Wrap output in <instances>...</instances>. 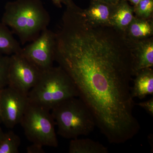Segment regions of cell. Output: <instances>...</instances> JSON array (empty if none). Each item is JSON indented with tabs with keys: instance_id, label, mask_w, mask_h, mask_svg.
Masks as SVG:
<instances>
[{
	"instance_id": "cell-1",
	"label": "cell",
	"mask_w": 153,
	"mask_h": 153,
	"mask_svg": "<svg viewBox=\"0 0 153 153\" xmlns=\"http://www.w3.org/2000/svg\"><path fill=\"white\" fill-rule=\"evenodd\" d=\"M1 22L24 44L32 42L48 28L50 16L40 0H16L6 4Z\"/></svg>"
},
{
	"instance_id": "cell-2",
	"label": "cell",
	"mask_w": 153,
	"mask_h": 153,
	"mask_svg": "<svg viewBox=\"0 0 153 153\" xmlns=\"http://www.w3.org/2000/svg\"><path fill=\"white\" fill-rule=\"evenodd\" d=\"M78 97L74 82L59 66L42 71L37 83L28 94L29 102L50 110L65 100Z\"/></svg>"
},
{
	"instance_id": "cell-3",
	"label": "cell",
	"mask_w": 153,
	"mask_h": 153,
	"mask_svg": "<svg viewBox=\"0 0 153 153\" xmlns=\"http://www.w3.org/2000/svg\"><path fill=\"white\" fill-rule=\"evenodd\" d=\"M78 97L67 99L54 107L52 115L57 126V133L67 139L88 136L96 125L93 115Z\"/></svg>"
},
{
	"instance_id": "cell-4",
	"label": "cell",
	"mask_w": 153,
	"mask_h": 153,
	"mask_svg": "<svg viewBox=\"0 0 153 153\" xmlns=\"http://www.w3.org/2000/svg\"><path fill=\"white\" fill-rule=\"evenodd\" d=\"M50 110L29 102L21 120L25 136L32 143L57 147L55 120Z\"/></svg>"
},
{
	"instance_id": "cell-5",
	"label": "cell",
	"mask_w": 153,
	"mask_h": 153,
	"mask_svg": "<svg viewBox=\"0 0 153 153\" xmlns=\"http://www.w3.org/2000/svg\"><path fill=\"white\" fill-rule=\"evenodd\" d=\"M21 52L10 56L8 86L28 96L38 82L42 71Z\"/></svg>"
},
{
	"instance_id": "cell-6",
	"label": "cell",
	"mask_w": 153,
	"mask_h": 153,
	"mask_svg": "<svg viewBox=\"0 0 153 153\" xmlns=\"http://www.w3.org/2000/svg\"><path fill=\"white\" fill-rule=\"evenodd\" d=\"M55 38V33L47 28L21 52L41 71H45L53 66Z\"/></svg>"
},
{
	"instance_id": "cell-7",
	"label": "cell",
	"mask_w": 153,
	"mask_h": 153,
	"mask_svg": "<svg viewBox=\"0 0 153 153\" xmlns=\"http://www.w3.org/2000/svg\"><path fill=\"white\" fill-rule=\"evenodd\" d=\"M29 103L28 96L7 86L0 90V115L7 128L20 123Z\"/></svg>"
},
{
	"instance_id": "cell-8",
	"label": "cell",
	"mask_w": 153,
	"mask_h": 153,
	"mask_svg": "<svg viewBox=\"0 0 153 153\" xmlns=\"http://www.w3.org/2000/svg\"><path fill=\"white\" fill-rule=\"evenodd\" d=\"M126 38L131 53L133 76L142 69L153 67V37L141 40Z\"/></svg>"
},
{
	"instance_id": "cell-9",
	"label": "cell",
	"mask_w": 153,
	"mask_h": 153,
	"mask_svg": "<svg viewBox=\"0 0 153 153\" xmlns=\"http://www.w3.org/2000/svg\"><path fill=\"white\" fill-rule=\"evenodd\" d=\"M115 6L97 0H91L90 5L83 10L88 20L92 24L101 26H111V20Z\"/></svg>"
},
{
	"instance_id": "cell-10",
	"label": "cell",
	"mask_w": 153,
	"mask_h": 153,
	"mask_svg": "<svg viewBox=\"0 0 153 153\" xmlns=\"http://www.w3.org/2000/svg\"><path fill=\"white\" fill-rule=\"evenodd\" d=\"M133 85L131 88L133 98L143 99L153 94V69L148 68L138 71L135 75Z\"/></svg>"
},
{
	"instance_id": "cell-11",
	"label": "cell",
	"mask_w": 153,
	"mask_h": 153,
	"mask_svg": "<svg viewBox=\"0 0 153 153\" xmlns=\"http://www.w3.org/2000/svg\"><path fill=\"white\" fill-rule=\"evenodd\" d=\"M133 7L126 0H120L114 6L111 26L124 33L134 18Z\"/></svg>"
},
{
	"instance_id": "cell-12",
	"label": "cell",
	"mask_w": 153,
	"mask_h": 153,
	"mask_svg": "<svg viewBox=\"0 0 153 153\" xmlns=\"http://www.w3.org/2000/svg\"><path fill=\"white\" fill-rule=\"evenodd\" d=\"M124 35L126 38L141 40L153 37V19H142L135 17Z\"/></svg>"
},
{
	"instance_id": "cell-13",
	"label": "cell",
	"mask_w": 153,
	"mask_h": 153,
	"mask_svg": "<svg viewBox=\"0 0 153 153\" xmlns=\"http://www.w3.org/2000/svg\"><path fill=\"white\" fill-rule=\"evenodd\" d=\"M69 153H108V148L98 142L89 138L71 139L69 143Z\"/></svg>"
},
{
	"instance_id": "cell-14",
	"label": "cell",
	"mask_w": 153,
	"mask_h": 153,
	"mask_svg": "<svg viewBox=\"0 0 153 153\" xmlns=\"http://www.w3.org/2000/svg\"><path fill=\"white\" fill-rule=\"evenodd\" d=\"M22 49L8 27L0 22V55L10 56L21 52Z\"/></svg>"
},
{
	"instance_id": "cell-15",
	"label": "cell",
	"mask_w": 153,
	"mask_h": 153,
	"mask_svg": "<svg viewBox=\"0 0 153 153\" xmlns=\"http://www.w3.org/2000/svg\"><path fill=\"white\" fill-rule=\"evenodd\" d=\"M21 142L20 137L13 131L4 133L0 142V153H19Z\"/></svg>"
},
{
	"instance_id": "cell-16",
	"label": "cell",
	"mask_w": 153,
	"mask_h": 153,
	"mask_svg": "<svg viewBox=\"0 0 153 153\" xmlns=\"http://www.w3.org/2000/svg\"><path fill=\"white\" fill-rule=\"evenodd\" d=\"M133 8L135 17L146 19L153 18V0H142Z\"/></svg>"
},
{
	"instance_id": "cell-17",
	"label": "cell",
	"mask_w": 153,
	"mask_h": 153,
	"mask_svg": "<svg viewBox=\"0 0 153 153\" xmlns=\"http://www.w3.org/2000/svg\"><path fill=\"white\" fill-rule=\"evenodd\" d=\"M10 56L0 55V90L8 85V71Z\"/></svg>"
},
{
	"instance_id": "cell-18",
	"label": "cell",
	"mask_w": 153,
	"mask_h": 153,
	"mask_svg": "<svg viewBox=\"0 0 153 153\" xmlns=\"http://www.w3.org/2000/svg\"><path fill=\"white\" fill-rule=\"evenodd\" d=\"M135 105L142 108L151 117H153V97L147 101L136 103Z\"/></svg>"
},
{
	"instance_id": "cell-19",
	"label": "cell",
	"mask_w": 153,
	"mask_h": 153,
	"mask_svg": "<svg viewBox=\"0 0 153 153\" xmlns=\"http://www.w3.org/2000/svg\"><path fill=\"white\" fill-rule=\"evenodd\" d=\"M43 146L41 145L33 143L31 146H28L27 149V153H44L45 152Z\"/></svg>"
},
{
	"instance_id": "cell-20",
	"label": "cell",
	"mask_w": 153,
	"mask_h": 153,
	"mask_svg": "<svg viewBox=\"0 0 153 153\" xmlns=\"http://www.w3.org/2000/svg\"><path fill=\"white\" fill-rule=\"evenodd\" d=\"M97 1L106 3L111 5L115 6L117 4L120 0H97Z\"/></svg>"
},
{
	"instance_id": "cell-21",
	"label": "cell",
	"mask_w": 153,
	"mask_h": 153,
	"mask_svg": "<svg viewBox=\"0 0 153 153\" xmlns=\"http://www.w3.org/2000/svg\"><path fill=\"white\" fill-rule=\"evenodd\" d=\"M52 1L55 4V5L57 6L58 7H61V3L62 2L61 0H52Z\"/></svg>"
},
{
	"instance_id": "cell-22",
	"label": "cell",
	"mask_w": 153,
	"mask_h": 153,
	"mask_svg": "<svg viewBox=\"0 0 153 153\" xmlns=\"http://www.w3.org/2000/svg\"><path fill=\"white\" fill-rule=\"evenodd\" d=\"M126 1H129L131 3L134 5V6L137 5L142 0H126Z\"/></svg>"
},
{
	"instance_id": "cell-23",
	"label": "cell",
	"mask_w": 153,
	"mask_h": 153,
	"mask_svg": "<svg viewBox=\"0 0 153 153\" xmlns=\"http://www.w3.org/2000/svg\"><path fill=\"white\" fill-rule=\"evenodd\" d=\"M4 132L2 130L0 127V142H1V140L2 139L4 135Z\"/></svg>"
},
{
	"instance_id": "cell-24",
	"label": "cell",
	"mask_w": 153,
	"mask_h": 153,
	"mask_svg": "<svg viewBox=\"0 0 153 153\" xmlns=\"http://www.w3.org/2000/svg\"><path fill=\"white\" fill-rule=\"evenodd\" d=\"M61 1H62V2L66 4V3L69 1H70V0H61Z\"/></svg>"
},
{
	"instance_id": "cell-25",
	"label": "cell",
	"mask_w": 153,
	"mask_h": 153,
	"mask_svg": "<svg viewBox=\"0 0 153 153\" xmlns=\"http://www.w3.org/2000/svg\"><path fill=\"white\" fill-rule=\"evenodd\" d=\"M2 123L1 120V115H0V123Z\"/></svg>"
}]
</instances>
